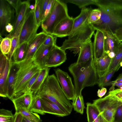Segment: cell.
<instances>
[{"label": "cell", "mask_w": 122, "mask_h": 122, "mask_svg": "<svg viewBox=\"0 0 122 122\" xmlns=\"http://www.w3.org/2000/svg\"><path fill=\"white\" fill-rule=\"evenodd\" d=\"M101 12L100 20L91 24L95 30L113 32L122 26V0H95Z\"/></svg>", "instance_id": "obj_1"}, {"label": "cell", "mask_w": 122, "mask_h": 122, "mask_svg": "<svg viewBox=\"0 0 122 122\" xmlns=\"http://www.w3.org/2000/svg\"><path fill=\"white\" fill-rule=\"evenodd\" d=\"M33 95L46 98L57 104L67 116L72 111V104L64 93L54 74L48 75L39 90Z\"/></svg>", "instance_id": "obj_2"}, {"label": "cell", "mask_w": 122, "mask_h": 122, "mask_svg": "<svg viewBox=\"0 0 122 122\" xmlns=\"http://www.w3.org/2000/svg\"><path fill=\"white\" fill-rule=\"evenodd\" d=\"M68 70L74 78L76 95L81 94L85 87L97 84L98 77L94 58L82 66H77L75 63H72L69 66Z\"/></svg>", "instance_id": "obj_3"}, {"label": "cell", "mask_w": 122, "mask_h": 122, "mask_svg": "<svg viewBox=\"0 0 122 122\" xmlns=\"http://www.w3.org/2000/svg\"><path fill=\"white\" fill-rule=\"evenodd\" d=\"M18 64V69L14 93L11 100L21 95L30 79L41 68L34 62L32 58L25 59Z\"/></svg>", "instance_id": "obj_4"}, {"label": "cell", "mask_w": 122, "mask_h": 122, "mask_svg": "<svg viewBox=\"0 0 122 122\" xmlns=\"http://www.w3.org/2000/svg\"><path fill=\"white\" fill-rule=\"evenodd\" d=\"M95 30L91 24L87 22L68 36L60 47L64 51L69 49L73 51L74 54H79L82 45L91 39Z\"/></svg>", "instance_id": "obj_5"}, {"label": "cell", "mask_w": 122, "mask_h": 122, "mask_svg": "<svg viewBox=\"0 0 122 122\" xmlns=\"http://www.w3.org/2000/svg\"><path fill=\"white\" fill-rule=\"evenodd\" d=\"M66 5L62 0H55L51 11L41 22L43 31L52 35L57 25L62 20L69 16Z\"/></svg>", "instance_id": "obj_6"}, {"label": "cell", "mask_w": 122, "mask_h": 122, "mask_svg": "<svg viewBox=\"0 0 122 122\" xmlns=\"http://www.w3.org/2000/svg\"><path fill=\"white\" fill-rule=\"evenodd\" d=\"M93 103L108 122H114L117 110L122 104V102L115 96L108 94L103 98L93 100Z\"/></svg>", "instance_id": "obj_7"}, {"label": "cell", "mask_w": 122, "mask_h": 122, "mask_svg": "<svg viewBox=\"0 0 122 122\" xmlns=\"http://www.w3.org/2000/svg\"><path fill=\"white\" fill-rule=\"evenodd\" d=\"M35 18L34 10H30L28 12L20 36L19 45L28 42L37 34L39 27Z\"/></svg>", "instance_id": "obj_8"}, {"label": "cell", "mask_w": 122, "mask_h": 122, "mask_svg": "<svg viewBox=\"0 0 122 122\" xmlns=\"http://www.w3.org/2000/svg\"><path fill=\"white\" fill-rule=\"evenodd\" d=\"M56 77L64 93L69 100H72L76 96L74 86L71 78L67 73L59 68L55 70Z\"/></svg>", "instance_id": "obj_9"}, {"label": "cell", "mask_w": 122, "mask_h": 122, "mask_svg": "<svg viewBox=\"0 0 122 122\" xmlns=\"http://www.w3.org/2000/svg\"><path fill=\"white\" fill-rule=\"evenodd\" d=\"M15 10L6 0H0V36L5 35V26L8 24H11L14 19Z\"/></svg>", "instance_id": "obj_10"}, {"label": "cell", "mask_w": 122, "mask_h": 122, "mask_svg": "<svg viewBox=\"0 0 122 122\" xmlns=\"http://www.w3.org/2000/svg\"><path fill=\"white\" fill-rule=\"evenodd\" d=\"M66 60V54L65 51L56 45H55L47 57L45 67H56L65 62Z\"/></svg>", "instance_id": "obj_11"}, {"label": "cell", "mask_w": 122, "mask_h": 122, "mask_svg": "<svg viewBox=\"0 0 122 122\" xmlns=\"http://www.w3.org/2000/svg\"><path fill=\"white\" fill-rule=\"evenodd\" d=\"M78 55L75 62L77 66L85 65L94 58L93 44L91 39L82 45Z\"/></svg>", "instance_id": "obj_12"}, {"label": "cell", "mask_w": 122, "mask_h": 122, "mask_svg": "<svg viewBox=\"0 0 122 122\" xmlns=\"http://www.w3.org/2000/svg\"><path fill=\"white\" fill-rule=\"evenodd\" d=\"M30 0H27L20 2L18 7L15 10V16L13 25V30L7 36L12 38L28 11L30 10Z\"/></svg>", "instance_id": "obj_13"}, {"label": "cell", "mask_w": 122, "mask_h": 122, "mask_svg": "<svg viewBox=\"0 0 122 122\" xmlns=\"http://www.w3.org/2000/svg\"><path fill=\"white\" fill-rule=\"evenodd\" d=\"M73 20L74 18L70 16L62 20L56 27L53 35L61 38L68 36L72 30Z\"/></svg>", "instance_id": "obj_14"}, {"label": "cell", "mask_w": 122, "mask_h": 122, "mask_svg": "<svg viewBox=\"0 0 122 122\" xmlns=\"http://www.w3.org/2000/svg\"><path fill=\"white\" fill-rule=\"evenodd\" d=\"M47 34L42 31L37 34L28 42L26 56L25 59L32 58L37 50L44 42Z\"/></svg>", "instance_id": "obj_15"}, {"label": "cell", "mask_w": 122, "mask_h": 122, "mask_svg": "<svg viewBox=\"0 0 122 122\" xmlns=\"http://www.w3.org/2000/svg\"><path fill=\"white\" fill-rule=\"evenodd\" d=\"M104 39L103 32L101 30H97L94 34V40L93 44L94 60L101 58L105 53Z\"/></svg>", "instance_id": "obj_16"}, {"label": "cell", "mask_w": 122, "mask_h": 122, "mask_svg": "<svg viewBox=\"0 0 122 122\" xmlns=\"http://www.w3.org/2000/svg\"><path fill=\"white\" fill-rule=\"evenodd\" d=\"M55 44L46 46L43 44L39 47L34 54L33 57L35 63L40 67H45L47 57Z\"/></svg>", "instance_id": "obj_17"}, {"label": "cell", "mask_w": 122, "mask_h": 122, "mask_svg": "<svg viewBox=\"0 0 122 122\" xmlns=\"http://www.w3.org/2000/svg\"><path fill=\"white\" fill-rule=\"evenodd\" d=\"M113 59L105 52L100 58L94 60V63L98 78L104 76L108 72Z\"/></svg>", "instance_id": "obj_18"}, {"label": "cell", "mask_w": 122, "mask_h": 122, "mask_svg": "<svg viewBox=\"0 0 122 122\" xmlns=\"http://www.w3.org/2000/svg\"><path fill=\"white\" fill-rule=\"evenodd\" d=\"M102 31L104 36L105 52L108 55L111 52L116 54L117 47L121 42L118 40L114 33L105 31Z\"/></svg>", "instance_id": "obj_19"}, {"label": "cell", "mask_w": 122, "mask_h": 122, "mask_svg": "<svg viewBox=\"0 0 122 122\" xmlns=\"http://www.w3.org/2000/svg\"><path fill=\"white\" fill-rule=\"evenodd\" d=\"M33 97V93L30 91L12 100L16 112L21 108L29 110Z\"/></svg>", "instance_id": "obj_20"}, {"label": "cell", "mask_w": 122, "mask_h": 122, "mask_svg": "<svg viewBox=\"0 0 122 122\" xmlns=\"http://www.w3.org/2000/svg\"><path fill=\"white\" fill-rule=\"evenodd\" d=\"M42 106L44 112L60 117L66 116L67 114L57 105L43 97H41Z\"/></svg>", "instance_id": "obj_21"}, {"label": "cell", "mask_w": 122, "mask_h": 122, "mask_svg": "<svg viewBox=\"0 0 122 122\" xmlns=\"http://www.w3.org/2000/svg\"><path fill=\"white\" fill-rule=\"evenodd\" d=\"M18 69V64L12 61L8 77L7 92V97L10 100L14 93Z\"/></svg>", "instance_id": "obj_22"}, {"label": "cell", "mask_w": 122, "mask_h": 122, "mask_svg": "<svg viewBox=\"0 0 122 122\" xmlns=\"http://www.w3.org/2000/svg\"><path fill=\"white\" fill-rule=\"evenodd\" d=\"M92 9L91 7H85L82 9L79 15L74 18L72 30L69 36L71 35L76 30L88 22L89 16Z\"/></svg>", "instance_id": "obj_23"}, {"label": "cell", "mask_w": 122, "mask_h": 122, "mask_svg": "<svg viewBox=\"0 0 122 122\" xmlns=\"http://www.w3.org/2000/svg\"><path fill=\"white\" fill-rule=\"evenodd\" d=\"M12 61L7 60L5 68L0 74V96L3 97H7V81Z\"/></svg>", "instance_id": "obj_24"}, {"label": "cell", "mask_w": 122, "mask_h": 122, "mask_svg": "<svg viewBox=\"0 0 122 122\" xmlns=\"http://www.w3.org/2000/svg\"><path fill=\"white\" fill-rule=\"evenodd\" d=\"M50 69V68L45 67L41 69L38 76L31 89L30 91L33 94L39 90L49 75Z\"/></svg>", "instance_id": "obj_25"}, {"label": "cell", "mask_w": 122, "mask_h": 122, "mask_svg": "<svg viewBox=\"0 0 122 122\" xmlns=\"http://www.w3.org/2000/svg\"><path fill=\"white\" fill-rule=\"evenodd\" d=\"M28 44V42H25L19 46L12 56L11 60L14 62L19 63L25 60Z\"/></svg>", "instance_id": "obj_26"}, {"label": "cell", "mask_w": 122, "mask_h": 122, "mask_svg": "<svg viewBox=\"0 0 122 122\" xmlns=\"http://www.w3.org/2000/svg\"><path fill=\"white\" fill-rule=\"evenodd\" d=\"M122 62V42L119 44L116 51L115 56L112 59V63L108 72L121 66V63Z\"/></svg>", "instance_id": "obj_27"}, {"label": "cell", "mask_w": 122, "mask_h": 122, "mask_svg": "<svg viewBox=\"0 0 122 122\" xmlns=\"http://www.w3.org/2000/svg\"><path fill=\"white\" fill-rule=\"evenodd\" d=\"M29 110L32 112L43 115L45 114L42 106L41 97L33 95V97Z\"/></svg>", "instance_id": "obj_28"}, {"label": "cell", "mask_w": 122, "mask_h": 122, "mask_svg": "<svg viewBox=\"0 0 122 122\" xmlns=\"http://www.w3.org/2000/svg\"><path fill=\"white\" fill-rule=\"evenodd\" d=\"M86 112L88 122H92L100 113L97 107L93 103H86Z\"/></svg>", "instance_id": "obj_29"}, {"label": "cell", "mask_w": 122, "mask_h": 122, "mask_svg": "<svg viewBox=\"0 0 122 122\" xmlns=\"http://www.w3.org/2000/svg\"><path fill=\"white\" fill-rule=\"evenodd\" d=\"M72 101V104L74 110L82 114L85 106L83 97L82 95H76Z\"/></svg>", "instance_id": "obj_30"}, {"label": "cell", "mask_w": 122, "mask_h": 122, "mask_svg": "<svg viewBox=\"0 0 122 122\" xmlns=\"http://www.w3.org/2000/svg\"><path fill=\"white\" fill-rule=\"evenodd\" d=\"M16 112L20 113L23 117L33 122H41L42 121L38 113L31 112L25 108H20Z\"/></svg>", "instance_id": "obj_31"}, {"label": "cell", "mask_w": 122, "mask_h": 122, "mask_svg": "<svg viewBox=\"0 0 122 122\" xmlns=\"http://www.w3.org/2000/svg\"><path fill=\"white\" fill-rule=\"evenodd\" d=\"M120 68L109 71L103 76L98 78L97 84L99 86L102 88L103 87L111 84V80L115 72L117 71Z\"/></svg>", "instance_id": "obj_32"}, {"label": "cell", "mask_w": 122, "mask_h": 122, "mask_svg": "<svg viewBox=\"0 0 122 122\" xmlns=\"http://www.w3.org/2000/svg\"><path fill=\"white\" fill-rule=\"evenodd\" d=\"M12 39L7 36L3 38L0 36V49L3 54L7 55L10 52L11 48Z\"/></svg>", "instance_id": "obj_33"}, {"label": "cell", "mask_w": 122, "mask_h": 122, "mask_svg": "<svg viewBox=\"0 0 122 122\" xmlns=\"http://www.w3.org/2000/svg\"><path fill=\"white\" fill-rule=\"evenodd\" d=\"M14 114L12 111L4 109L0 110V122H13Z\"/></svg>", "instance_id": "obj_34"}, {"label": "cell", "mask_w": 122, "mask_h": 122, "mask_svg": "<svg viewBox=\"0 0 122 122\" xmlns=\"http://www.w3.org/2000/svg\"><path fill=\"white\" fill-rule=\"evenodd\" d=\"M62 1L65 3L75 4L81 9L91 4L95 5V0H64Z\"/></svg>", "instance_id": "obj_35"}, {"label": "cell", "mask_w": 122, "mask_h": 122, "mask_svg": "<svg viewBox=\"0 0 122 122\" xmlns=\"http://www.w3.org/2000/svg\"><path fill=\"white\" fill-rule=\"evenodd\" d=\"M101 15V12L98 8L92 9L89 16L88 23L90 24H92L100 19Z\"/></svg>", "instance_id": "obj_36"}, {"label": "cell", "mask_w": 122, "mask_h": 122, "mask_svg": "<svg viewBox=\"0 0 122 122\" xmlns=\"http://www.w3.org/2000/svg\"><path fill=\"white\" fill-rule=\"evenodd\" d=\"M20 36H14L12 39L11 48L9 54L7 56L8 59L11 60L13 54L19 45Z\"/></svg>", "instance_id": "obj_37"}, {"label": "cell", "mask_w": 122, "mask_h": 122, "mask_svg": "<svg viewBox=\"0 0 122 122\" xmlns=\"http://www.w3.org/2000/svg\"><path fill=\"white\" fill-rule=\"evenodd\" d=\"M40 70H41L36 73L29 81L22 92L21 95L30 91L31 88L38 76Z\"/></svg>", "instance_id": "obj_38"}, {"label": "cell", "mask_w": 122, "mask_h": 122, "mask_svg": "<svg viewBox=\"0 0 122 122\" xmlns=\"http://www.w3.org/2000/svg\"><path fill=\"white\" fill-rule=\"evenodd\" d=\"M34 13L37 23L40 26L41 25L40 20L41 0L35 1Z\"/></svg>", "instance_id": "obj_39"}, {"label": "cell", "mask_w": 122, "mask_h": 122, "mask_svg": "<svg viewBox=\"0 0 122 122\" xmlns=\"http://www.w3.org/2000/svg\"><path fill=\"white\" fill-rule=\"evenodd\" d=\"M111 85L112 86L110 91L114 90L115 86L118 87L120 89H122V73L119 75L115 81H111Z\"/></svg>", "instance_id": "obj_40"}, {"label": "cell", "mask_w": 122, "mask_h": 122, "mask_svg": "<svg viewBox=\"0 0 122 122\" xmlns=\"http://www.w3.org/2000/svg\"><path fill=\"white\" fill-rule=\"evenodd\" d=\"M49 1L50 0H41L40 20L41 23Z\"/></svg>", "instance_id": "obj_41"}, {"label": "cell", "mask_w": 122, "mask_h": 122, "mask_svg": "<svg viewBox=\"0 0 122 122\" xmlns=\"http://www.w3.org/2000/svg\"><path fill=\"white\" fill-rule=\"evenodd\" d=\"M0 74L3 72L5 66L7 61L8 59L7 55L0 52Z\"/></svg>", "instance_id": "obj_42"}, {"label": "cell", "mask_w": 122, "mask_h": 122, "mask_svg": "<svg viewBox=\"0 0 122 122\" xmlns=\"http://www.w3.org/2000/svg\"><path fill=\"white\" fill-rule=\"evenodd\" d=\"M56 37L52 35H48L43 44L46 46L56 44Z\"/></svg>", "instance_id": "obj_43"}, {"label": "cell", "mask_w": 122, "mask_h": 122, "mask_svg": "<svg viewBox=\"0 0 122 122\" xmlns=\"http://www.w3.org/2000/svg\"><path fill=\"white\" fill-rule=\"evenodd\" d=\"M114 122H122V104L120 106L117 110Z\"/></svg>", "instance_id": "obj_44"}, {"label": "cell", "mask_w": 122, "mask_h": 122, "mask_svg": "<svg viewBox=\"0 0 122 122\" xmlns=\"http://www.w3.org/2000/svg\"><path fill=\"white\" fill-rule=\"evenodd\" d=\"M108 94L115 96L122 102V89H117L110 91Z\"/></svg>", "instance_id": "obj_45"}, {"label": "cell", "mask_w": 122, "mask_h": 122, "mask_svg": "<svg viewBox=\"0 0 122 122\" xmlns=\"http://www.w3.org/2000/svg\"><path fill=\"white\" fill-rule=\"evenodd\" d=\"M55 1V0H50L43 16L42 22L46 18L51 12Z\"/></svg>", "instance_id": "obj_46"}, {"label": "cell", "mask_w": 122, "mask_h": 122, "mask_svg": "<svg viewBox=\"0 0 122 122\" xmlns=\"http://www.w3.org/2000/svg\"><path fill=\"white\" fill-rule=\"evenodd\" d=\"M10 5L16 10L20 4L21 1L20 0H6Z\"/></svg>", "instance_id": "obj_47"}, {"label": "cell", "mask_w": 122, "mask_h": 122, "mask_svg": "<svg viewBox=\"0 0 122 122\" xmlns=\"http://www.w3.org/2000/svg\"><path fill=\"white\" fill-rule=\"evenodd\" d=\"M120 42H122V26L116 30L114 33Z\"/></svg>", "instance_id": "obj_48"}, {"label": "cell", "mask_w": 122, "mask_h": 122, "mask_svg": "<svg viewBox=\"0 0 122 122\" xmlns=\"http://www.w3.org/2000/svg\"><path fill=\"white\" fill-rule=\"evenodd\" d=\"M23 117L20 113L15 112L13 122H22Z\"/></svg>", "instance_id": "obj_49"}, {"label": "cell", "mask_w": 122, "mask_h": 122, "mask_svg": "<svg viewBox=\"0 0 122 122\" xmlns=\"http://www.w3.org/2000/svg\"><path fill=\"white\" fill-rule=\"evenodd\" d=\"M107 92L106 88L102 87L101 89H99L97 92V96L100 98H101L105 95Z\"/></svg>", "instance_id": "obj_50"}, {"label": "cell", "mask_w": 122, "mask_h": 122, "mask_svg": "<svg viewBox=\"0 0 122 122\" xmlns=\"http://www.w3.org/2000/svg\"><path fill=\"white\" fill-rule=\"evenodd\" d=\"M13 26L11 23H9L6 25L5 27V30L6 32L10 33L13 30Z\"/></svg>", "instance_id": "obj_51"}, {"label": "cell", "mask_w": 122, "mask_h": 122, "mask_svg": "<svg viewBox=\"0 0 122 122\" xmlns=\"http://www.w3.org/2000/svg\"><path fill=\"white\" fill-rule=\"evenodd\" d=\"M92 122H108L100 114Z\"/></svg>", "instance_id": "obj_52"}, {"label": "cell", "mask_w": 122, "mask_h": 122, "mask_svg": "<svg viewBox=\"0 0 122 122\" xmlns=\"http://www.w3.org/2000/svg\"><path fill=\"white\" fill-rule=\"evenodd\" d=\"M108 55L109 57L111 59H113L115 56V53L113 52L109 53Z\"/></svg>", "instance_id": "obj_53"}, {"label": "cell", "mask_w": 122, "mask_h": 122, "mask_svg": "<svg viewBox=\"0 0 122 122\" xmlns=\"http://www.w3.org/2000/svg\"><path fill=\"white\" fill-rule=\"evenodd\" d=\"M35 4H30L29 6V8L30 9L32 10H34L35 9Z\"/></svg>", "instance_id": "obj_54"}, {"label": "cell", "mask_w": 122, "mask_h": 122, "mask_svg": "<svg viewBox=\"0 0 122 122\" xmlns=\"http://www.w3.org/2000/svg\"><path fill=\"white\" fill-rule=\"evenodd\" d=\"M23 117L27 122H33L27 118H25L24 117Z\"/></svg>", "instance_id": "obj_55"}, {"label": "cell", "mask_w": 122, "mask_h": 122, "mask_svg": "<svg viewBox=\"0 0 122 122\" xmlns=\"http://www.w3.org/2000/svg\"><path fill=\"white\" fill-rule=\"evenodd\" d=\"M22 122H27L25 120V119L23 117V119L22 120Z\"/></svg>", "instance_id": "obj_56"}]
</instances>
